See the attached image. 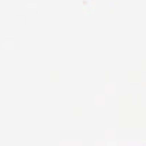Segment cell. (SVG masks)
<instances>
[]
</instances>
